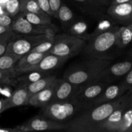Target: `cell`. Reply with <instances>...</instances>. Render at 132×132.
I'll return each mask as SVG.
<instances>
[{
  "label": "cell",
  "mask_w": 132,
  "mask_h": 132,
  "mask_svg": "<svg viewBox=\"0 0 132 132\" xmlns=\"http://www.w3.org/2000/svg\"><path fill=\"white\" fill-rule=\"evenodd\" d=\"M129 92L116 100L92 106L82 110L68 122L64 131L68 132H97L99 125L120 106L128 102Z\"/></svg>",
  "instance_id": "6da1fadb"
},
{
  "label": "cell",
  "mask_w": 132,
  "mask_h": 132,
  "mask_svg": "<svg viewBox=\"0 0 132 132\" xmlns=\"http://www.w3.org/2000/svg\"><path fill=\"white\" fill-rule=\"evenodd\" d=\"M112 63L111 59L86 58L83 61L69 67L64 72L63 78L81 86L95 82L100 73Z\"/></svg>",
  "instance_id": "7a4b0ae2"
},
{
  "label": "cell",
  "mask_w": 132,
  "mask_h": 132,
  "mask_svg": "<svg viewBox=\"0 0 132 132\" xmlns=\"http://www.w3.org/2000/svg\"><path fill=\"white\" fill-rule=\"evenodd\" d=\"M120 26L116 24L112 29L90 38L81 52L82 55L86 58L112 60L115 52L121 50L117 45V33Z\"/></svg>",
  "instance_id": "3957f363"
},
{
  "label": "cell",
  "mask_w": 132,
  "mask_h": 132,
  "mask_svg": "<svg viewBox=\"0 0 132 132\" xmlns=\"http://www.w3.org/2000/svg\"><path fill=\"white\" fill-rule=\"evenodd\" d=\"M83 110L74 99L65 101H51L41 108L39 115L60 122H68Z\"/></svg>",
  "instance_id": "277c9868"
},
{
  "label": "cell",
  "mask_w": 132,
  "mask_h": 132,
  "mask_svg": "<svg viewBox=\"0 0 132 132\" xmlns=\"http://www.w3.org/2000/svg\"><path fill=\"white\" fill-rule=\"evenodd\" d=\"M86 45V41L68 34L55 35L50 52L70 59L81 54Z\"/></svg>",
  "instance_id": "5b68a950"
},
{
  "label": "cell",
  "mask_w": 132,
  "mask_h": 132,
  "mask_svg": "<svg viewBox=\"0 0 132 132\" xmlns=\"http://www.w3.org/2000/svg\"><path fill=\"white\" fill-rule=\"evenodd\" d=\"M11 28L17 35H46L54 37L58 28L53 24L37 25L30 23L21 12L12 18Z\"/></svg>",
  "instance_id": "8992f818"
},
{
  "label": "cell",
  "mask_w": 132,
  "mask_h": 132,
  "mask_svg": "<svg viewBox=\"0 0 132 132\" xmlns=\"http://www.w3.org/2000/svg\"><path fill=\"white\" fill-rule=\"evenodd\" d=\"M21 37L14 36L8 43L5 53L18 55L21 57L28 54L39 43L49 38L54 37L46 35H21Z\"/></svg>",
  "instance_id": "52a82bcc"
},
{
  "label": "cell",
  "mask_w": 132,
  "mask_h": 132,
  "mask_svg": "<svg viewBox=\"0 0 132 132\" xmlns=\"http://www.w3.org/2000/svg\"><path fill=\"white\" fill-rule=\"evenodd\" d=\"M110 83L103 82H92L79 86L73 99L85 109L101 95L103 90Z\"/></svg>",
  "instance_id": "ba28073f"
},
{
  "label": "cell",
  "mask_w": 132,
  "mask_h": 132,
  "mask_svg": "<svg viewBox=\"0 0 132 132\" xmlns=\"http://www.w3.org/2000/svg\"><path fill=\"white\" fill-rule=\"evenodd\" d=\"M131 68L132 59L111 64L100 73L95 82L113 83L123 78Z\"/></svg>",
  "instance_id": "9c48e42d"
},
{
  "label": "cell",
  "mask_w": 132,
  "mask_h": 132,
  "mask_svg": "<svg viewBox=\"0 0 132 132\" xmlns=\"http://www.w3.org/2000/svg\"><path fill=\"white\" fill-rule=\"evenodd\" d=\"M106 14L119 25H128L132 21V1L110 5L106 10Z\"/></svg>",
  "instance_id": "30bf717a"
},
{
  "label": "cell",
  "mask_w": 132,
  "mask_h": 132,
  "mask_svg": "<svg viewBox=\"0 0 132 132\" xmlns=\"http://www.w3.org/2000/svg\"><path fill=\"white\" fill-rule=\"evenodd\" d=\"M31 131L63 130L66 129V123L57 122L39 115L24 122Z\"/></svg>",
  "instance_id": "8fae6325"
},
{
  "label": "cell",
  "mask_w": 132,
  "mask_h": 132,
  "mask_svg": "<svg viewBox=\"0 0 132 132\" xmlns=\"http://www.w3.org/2000/svg\"><path fill=\"white\" fill-rule=\"evenodd\" d=\"M79 86L73 85L67 79H56L52 101H65L73 99Z\"/></svg>",
  "instance_id": "7c38bea8"
},
{
  "label": "cell",
  "mask_w": 132,
  "mask_h": 132,
  "mask_svg": "<svg viewBox=\"0 0 132 132\" xmlns=\"http://www.w3.org/2000/svg\"><path fill=\"white\" fill-rule=\"evenodd\" d=\"M48 52L38 53L30 52L29 53L22 56L17 61L14 67V70L16 73L17 76H19L23 73L33 70L35 67L39 63L41 59Z\"/></svg>",
  "instance_id": "4fadbf2b"
},
{
  "label": "cell",
  "mask_w": 132,
  "mask_h": 132,
  "mask_svg": "<svg viewBox=\"0 0 132 132\" xmlns=\"http://www.w3.org/2000/svg\"><path fill=\"white\" fill-rule=\"evenodd\" d=\"M128 90V88L121 82L119 84L110 83L101 95L92 103L90 106L113 101L124 95Z\"/></svg>",
  "instance_id": "5bb4252c"
},
{
  "label": "cell",
  "mask_w": 132,
  "mask_h": 132,
  "mask_svg": "<svg viewBox=\"0 0 132 132\" xmlns=\"http://www.w3.org/2000/svg\"><path fill=\"white\" fill-rule=\"evenodd\" d=\"M128 103L116 108L99 125L97 132H118L119 128L122 120V115L127 106Z\"/></svg>",
  "instance_id": "9a60e30c"
},
{
  "label": "cell",
  "mask_w": 132,
  "mask_h": 132,
  "mask_svg": "<svg viewBox=\"0 0 132 132\" xmlns=\"http://www.w3.org/2000/svg\"><path fill=\"white\" fill-rule=\"evenodd\" d=\"M68 59V58L58 56L55 54H51L49 52L41 59L39 63L35 67L32 71L37 70L49 72L61 67Z\"/></svg>",
  "instance_id": "2e32d148"
},
{
  "label": "cell",
  "mask_w": 132,
  "mask_h": 132,
  "mask_svg": "<svg viewBox=\"0 0 132 132\" xmlns=\"http://www.w3.org/2000/svg\"><path fill=\"white\" fill-rule=\"evenodd\" d=\"M55 80L48 87L38 92L30 97L27 101V105L41 108L51 102L54 95Z\"/></svg>",
  "instance_id": "e0dca14e"
},
{
  "label": "cell",
  "mask_w": 132,
  "mask_h": 132,
  "mask_svg": "<svg viewBox=\"0 0 132 132\" xmlns=\"http://www.w3.org/2000/svg\"><path fill=\"white\" fill-rule=\"evenodd\" d=\"M28 99V93L27 90V84H21L12 92V94L10 97L5 99L6 110L9 108L27 105Z\"/></svg>",
  "instance_id": "ac0fdd59"
},
{
  "label": "cell",
  "mask_w": 132,
  "mask_h": 132,
  "mask_svg": "<svg viewBox=\"0 0 132 132\" xmlns=\"http://www.w3.org/2000/svg\"><path fill=\"white\" fill-rule=\"evenodd\" d=\"M85 14L95 18H101L106 13V6H102L93 0H72Z\"/></svg>",
  "instance_id": "d6986e66"
},
{
  "label": "cell",
  "mask_w": 132,
  "mask_h": 132,
  "mask_svg": "<svg viewBox=\"0 0 132 132\" xmlns=\"http://www.w3.org/2000/svg\"><path fill=\"white\" fill-rule=\"evenodd\" d=\"M57 79L55 75H46L45 77L37 80L36 82L27 85V90L28 93V98L38 92L48 87Z\"/></svg>",
  "instance_id": "ffe728a7"
},
{
  "label": "cell",
  "mask_w": 132,
  "mask_h": 132,
  "mask_svg": "<svg viewBox=\"0 0 132 132\" xmlns=\"http://www.w3.org/2000/svg\"><path fill=\"white\" fill-rule=\"evenodd\" d=\"M88 30V25L86 22L83 20H76L67 31L68 34L87 41L90 38V33Z\"/></svg>",
  "instance_id": "44dd1931"
},
{
  "label": "cell",
  "mask_w": 132,
  "mask_h": 132,
  "mask_svg": "<svg viewBox=\"0 0 132 132\" xmlns=\"http://www.w3.org/2000/svg\"><path fill=\"white\" fill-rule=\"evenodd\" d=\"M56 18L60 21L62 26L66 30H67L76 21L74 14L72 10L63 3H62L58 10Z\"/></svg>",
  "instance_id": "7402d4cb"
},
{
  "label": "cell",
  "mask_w": 132,
  "mask_h": 132,
  "mask_svg": "<svg viewBox=\"0 0 132 132\" xmlns=\"http://www.w3.org/2000/svg\"><path fill=\"white\" fill-rule=\"evenodd\" d=\"M131 42V31L129 25L120 26L117 33V45L119 48H125Z\"/></svg>",
  "instance_id": "603a6c76"
},
{
  "label": "cell",
  "mask_w": 132,
  "mask_h": 132,
  "mask_svg": "<svg viewBox=\"0 0 132 132\" xmlns=\"http://www.w3.org/2000/svg\"><path fill=\"white\" fill-rule=\"evenodd\" d=\"M116 24H118L108 14L107 15L104 14L101 16V19L99 21L94 31L92 33H90V38L112 29Z\"/></svg>",
  "instance_id": "cb8c5ba5"
},
{
  "label": "cell",
  "mask_w": 132,
  "mask_h": 132,
  "mask_svg": "<svg viewBox=\"0 0 132 132\" xmlns=\"http://www.w3.org/2000/svg\"><path fill=\"white\" fill-rule=\"evenodd\" d=\"M24 18L34 24L37 25H49L52 24V17L46 13L37 14V13L23 12H21Z\"/></svg>",
  "instance_id": "d4e9b609"
},
{
  "label": "cell",
  "mask_w": 132,
  "mask_h": 132,
  "mask_svg": "<svg viewBox=\"0 0 132 132\" xmlns=\"http://www.w3.org/2000/svg\"><path fill=\"white\" fill-rule=\"evenodd\" d=\"M50 74L49 72H41V71L34 70L27 72L25 73L20 75L17 77V81L20 82L21 84H30L36 82L37 80L40 79L42 77H45L46 75Z\"/></svg>",
  "instance_id": "484cf974"
},
{
  "label": "cell",
  "mask_w": 132,
  "mask_h": 132,
  "mask_svg": "<svg viewBox=\"0 0 132 132\" xmlns=\"http://www.w3.org/2000/svg\"><path fill=\"white\" fill-rule=\"evenodd\" d=\"M21 57L10 54L5 53L0 55V70H11L14 69L15 64Z\"/></svg>",
  "instance_id": "4316f807"
},
{
  "label": "cell",
  "mask_w": 132,
  "mask_h": 132,
  "mask_svg": "<svg viewBox=\"0 0 132 132\" xmlns=\"http://www.w3.org/2000/svg\"><path fill=\"white\" fill-rule=\"evenodd\" d=\"M132 126V106L127 104L122 115L118 132H130Z\"/></svg>",
  "instance_id": "83f0119b"
},
{
  "label": "cell",
  "mask_w": 132,
  "mask_h": 132,
  "mask_svg": "<svg viewBox=\"0 0 132 132\" xmlns=\"http://www.w3.org/2000/svg\"><path fill=\"white\" fill-rule=\"evenodd\" d=\"M20 1V12H28L44 14L46 13L43 11L39 6L35 0H19Z\"/></svg>",
  "instance_id": "f1b7e54d"
},
{
  "label": "cell",
  "mask_w": 132,
  "mask_h": 132,
  "mask_svg": "<svg viewBox=\"0 0 132 132\" xmlns=\"http://www.w3.org/2000/svg\"><path fill=\"white\" fill-rule=\"evenodd\" d=\"M6 14L14 18L20 12V1L19 0H9L5 6Z\"/></svg>",
  "instance_id": "f546056e"
},
{
  "label": "cell",
  "mask_w": 132,
  "mask_h": 132,
  "mask_svg": "<svg viewBox=\"0 0 132 132\" xmlns=\"http://www.w3.org/2000/svg\"><path fill=\"white\" fill-rule=\"evenodd\" d=\"M16 73L14 70H0V84L11 85L17 78Z\"/></svg>",
  "instance_id": "4dcf8cb0"
},
{
  "label": "cell",
  "mask_w": 132,
  "mask_h": 132,
  "mask_svg": "<svg viewBox=\"0 0 132 132\" xmlns=\"http://www.w3.org/2000/svg\"><path fill=\"white\" fill-rule=\"evenodd\" d=\"M55 37V36H54ZM54 43V37L49 38L33 48L31 52L38 53H46L50 52Z\"/></svg>",
  "instance_id": "1f68e13d"
},
{
  "label": "cell",
  "mask_w": 132,
  "mask_h": 132,
  "mask_svg": "<svg viewBox=\"0 0 132 132\" xmlns=\"http://www.w3.org/2000/svg\"><path fill=\"white\" fill-rule=\"evenodd\" d=\"M15 34L12 31L11 26H0V40L9 43Z\"/></svg>",
  "instance_id": "d6a6232c"
},
{
  "label": "cell",
  "mask_w": 132,
  "mask_h": 132,
  "mask_svg": "<svg viewBox=\"0 0 132 132\" xmlns=\"http://www.w3.org/2000/svg\"><path fill=\"white\" fill-rule=\"evenodd\" d=\"M52 15L54 18H56L57 12L62 4L61 0H48Z\"/></svg>",
  "instance_id": "836d02e7"
},
{
  "label": "cell",
  "mask_w": 132,
  "mask_h": 132,
  "mask_svg": "<svg viewBox=\"0 0 132 132\" xmlns=\"http://www.w3.org/2000/svg\"><path fill=\"white\" fill-rule=\"evenodd\" d=\"M35 1L37 2L39 8L43 11L46 12V14L50 15L51 17H52L51 10H50V5H49L48 0H35Z\"/></svg>",
  "instance_id": "e575fe53"
},
{
  "label": "cell",
  "mask_w": 132,
  "mask_h": 132,
  "mask_svg": "<svg viewBox=\"0 0 132 132\" xmlns=\"http://www.w3.org/2000/svg\"><path fill=\"white\" fill-rule=\"evenodd\" d=\"M12 92L10 85L0 84V95L5 96L6 98H9L11 96Z\"/></svg>",
  "instance_id": "d590c367"
},
{
  "label": "cell",
  "mask_w": 132,
  "mask_h": 132,
  "mask_svg": "<svg viewBox=\"0 0 132 132\" xmlns=\"http://www.w3.org/2000/svg\"><path fill=\"white\" fill-rule=\"evenodd\" d=\"M121 82L126 87H127L128 90L132 88V68L123 77V79L121 81Z\"/></svg>",
  "instance_id": "8d00e7d4"
},
{
  "label": "cell",
  "mask_w": 132,
  "mask_h": 132,
  "mask_svg": "<svg viewBox=\"0 0 132 132\" xmlns=\"http://www.w3.org/2000/svg\"><path fill=\"white\" fill-rule=\"evenodd\" d=\"M12 18L8 14H3L0 15V26L9 27L11 26Z\"/></svg>",
  "instance_id": "74e56055"
},
{
  "label": "cell",
  "mask_w": 132,
  "mask_h": 132,
  "mask_svg": "<svg viewBox=\"0 0 132 132\" xmlns=\"http://www.w3.org/2000/svg\"><path fill=\"white\" fill-rule=\"evenodd\" d=\"M8 43H9L8 42L1 41V40H0V55H3V54H4L5 53Z\"/></svg>",
  "instance_id": "f35d334b"
},
{
  "label": "cell",
  "mask_w": 132,
  "mask_h": 132,
  "mask_svg": "<svg viewBox=\"0 0 132 132\" xmlns=\"http://www.w3.org/2000/svg\"><path fill=\"white\" fill-rule=\"evenodd\" d=\"M0 132H18L16 128H5L0 126Z\"/></svg>",
  "instance_id": "ab89813d"
},
{
  "label": "cell",
  "mask_w": 132,
  "mask_h": 132,
  "mask_svg": "<svg viewBox=\"0 0 132 132\" xmlns=\"http://www.w3.org/2000/svg\"><path fill=\"white\" fill-rule=\"evenodd\" d=\"M132 0H112L110 5H117V4H122L126 3L131 2Z\"/></svg>",
  "instance_id": "60d3db41"
},
{
  "label": "cell",
  "mask_w": 132,
  "mask_h": 132,
  "mask_svg": "<svg viewBox=\"0 0 132 132\" xmlns=\"http://www.w3.org/2000/svg\"><path fill=\"white\" fill-rule=\"evenodd\" d=\"M5 105H6V100H5V99H0V113L6 110Z\"/></svg>",
  "instance_id": "b9f144b4"
},
{
  "label": "cell",
  "mask_w": 132,
  "mask_h": 132,
  "mask_svg": "<svg viewBox=\"0 0 132 132\" xmlns=\"http://www.w3.org/2000/svg\"><path fill=\"white\" fill-rule=\"evenodd\" d=\"M93 1L102 6H107L110 5V3L108 0H93Z\"/></svg>",
  "instance_id": "7bdbcfd3"
},
{
  "label": "cell",
  "mask_w": 132,
  "mask_h": 132,
  "mask_svg": "<svg viewBox=\"0 0 132 132\" xmlns=\"http://www.w3.org/2000/svg\"><path fill=\"white\" fill-rule=\"evenodd\" d=\"M129 92V97H128V105L130 106H132V88L128 90Z\"/></svg>",
  "instance_id": "ee69618b"
},
{
  "label": "cell",
  "mask_w": 132,
  "mask_h": 132,
  "mask_svg": "<svg viewBox=\"0 0 132 132\" xmlns=\"http://www.w3.org/2000/svg\"><path fill=\"white\" fill-rule=\"evenodd\" d=\"M3 14H6V13L3 6L0 5V15H3Z\"/></svg>",
  "instance_id": "f6af8a7d"
},
{
  "label": "cell",
  "mask_w": 132,
  "mask_h": 132,
  "mask_svg": "<svg viewBox=\"0 0 132 132\" xmlns=\"http://www.w3.org/2000/svg\"><path fill=\"white\" fill-rule=\"evenodd\" d=\"M9 1V0H0V5H1V6H3L4 9H5V5H6V3H7Z\"/></svg>",
  "instance_id": "bcb514c9"
},
{
  "label": "cell",
  "mask_w": 132,
  "mask_h": 132,
  "mask_svg": "<svg viewBox=\"0 0 132 132\" xmlns=\"http://www.w3.org/2000/svg\"><path fill=\"white\" fill-rule=\"evenodd\" d=\"M129 27H130V28H131V36H132V21L131 22V23H130V24H128Z\"/></svg>",
  "instance_id": "7dc6e473"
},
{
  "label": "cell",
  "mask_w": 132,
  "mask_h": 132,
  "mask_svg": "<svg viewBox=\"0 0 132 132\" xmlns=\"http://www.w3.org/2000/svg\"><path fill=\"white\" fill-rule=\"evenodd\" d=\"M130 57H131L132 59V50H131V52H130Z\"/></svg>",
  "instance_id": "c3c4849f"
},
{
  "label": "cell",
  "mask_w": 132,
  "mask_h": 132,
  "mask_svg": "<svg viewBox=\"0 0 132 132\" xmlns=\"http://www.w3.org/2000/svg\"><path fill=\"white\" fill-rule=\"evenodd\" d=\"M108 1H109V3H110V2H111V1H112V0H108Z\"/></svg>",
  "instance_id": "681fc988"
},
{
  "label": "cell",
  "mask_w": 132,
  "mask_h": 132,
  "mask_svg": "<svg viewBox=\"0 0 132 132\" xmlns=\"http://www.w3.org/2000/svg\"><path fill=\"white\" fill-rule=\"evenodd\" d=\"M130 132H132V126H131V130H130Z\"/></svg>",
  "instance_id": "f907efd6"
}]
</instances>
